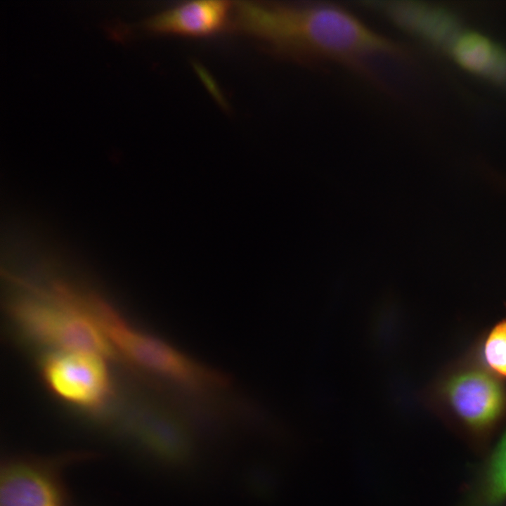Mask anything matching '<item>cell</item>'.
Returning <instances> with one entry per match:
<instances>
[{
	"mask_svg": "<svg viewBox=\"0 0 506 506\" xmlns=\"http://www.w3.org/2000/svg\"><path fill=\"white\" fill-rule=\"evenodd\" d=\"M233 15L242 32L303 62L331 60L356 64L370 56H398L403 51L395 41L331 3L236 1Z\"/></svg>",
	"mask_w": 506,
	"mask_h": 506,
	"instance_id": "1",
	"label": "cell"
},
{
	"mask_svg": "<svg viewBox=\"0 0 506 506\" xmlns=\"http://www.w3.org/2000/svg\"><path fill=\"white\" fill-rule=\"evenodd\" d=\"M81 296L57 287L42 298H26L12 313L22 330L34 341L60 351L110 356L112 347L83 306Z\"/></svg>",
	"mask_w": 506,
	"mask_h": 506,
	"instance_id": "2",
	"label": "cell"
},
{
	"mask_svg": "<svg viewBox=\"0 0 506 506\" xmlns=\"http://www.w3.org/2000/svg\"><path fill=\"white\" fill-rule=\"evenodd\" d=\"M109 337L112 345L132 362L186 390H214L225 382L221 372L202 365L161 339L134 330L124 321L112 327Z\"/></svg>",
	"mask_w": 506,
	"mask_h": 506,
	"instance_id": "3",
	"label": "cell"
},
{
	"mask_svg": "<svg viewBox=\"0 0 506 506\" xmlns=\"http://www.w3.org/2000/svg\"><path fill=\"white\" fill-rule=\"evenodd\" d=\"M102 358L86 352L58 351L44 360L45 381L67 403L87 410L100 409L109 398L111 389Z\"/></svg>",
	"mask_w": 506,
	"mask_h": 506,
	"instance_id": "4",
	"label": "cell"
},
{
	"mask_svg": "<svg viewBox=\"0 0 506 506\" xmlns=\"http://www.w3.org/2000/svg\"><path fill=\"white\" fill-rule=\"evenodd\" d=\"M67 459L13 458L1 465L0 506H67L62 467Z\"/></svg>",
	"mask_w": 506,
	"mask_h": 506,
	"instance_id": "5",
	"label": "cell"
},
{
	"mask_svg": "<svg viewBox=\"0 0 506 506\" xmlns=\"http://www.w3.org/2000/svg\"><path fill=\"white\" fill-rule=\"evenodd\" d=\"M441 394L455 415L476 430L493 425L506 406V394L499 382L478 369L450 375L441 385Z\"/></svg>",
	"mask_w": 506,
	"mask_h": 506,
	"instance_id": "6",
	"label": "cell"
},
{
	"mask_svg": "<svg viewBox=\"0 0 506 506\" xmlns=\"http://www.w3.org/2000/svg\"><path fill=\"white\" fill-rule=\"evenodd\" d=\"M398 27L427 42L448 48L460 32L454 14L441 6L413 0L370 1Z\"/></svg>",
	"mask_w": 506,
	"mask_h": 506,
	"instance_id": "7",
	"label": "cell"
},
{
	"mask_svg": "<svg viewBox=\"0 0 506 506\" xmlns=\"http://www.w3.org/2000/svg\"><path fill=\"white\" fill-rule=\"evenodd\" d=\"M233 11V5L227 1H188L151 17L147 27L160 33L209 36L225 27Z\"/></svg>",
	"mask_w": 506,
	"mask_h": 506,
	"instance_id": "8",
	"label": "cell"
},
{
	"mask_svg": "<svg viewBox=\"0 0 506 506\" xmlns=\"http://www.w3.org/2000/svg\"><path fill=\"white\" fill-rule=\"evenodd\" d=\"M468 71L506 88V48L486 36L461 30L448 48Z\"/></svg>",
	"mask_w": 506,
	"mask_h": 506,
	"instance_id": "9",
	"label": "cell"
},
{
	"mask_svg": "<svg viewBox=\"0 0 506 506\" xmlns=\"http://www.w3.org/2000/svg\"><path fill=\"white\" fill-rule=\"evenodd\" d=\"M144 445L156 455L167 460H178L186 450L188 433L179 417L167 410L148 415L142 427Z\"/></svg>",
	"mask_w": 506,
	"mask_h": 506,
	"instance_id": "10",
	"label": "cell"
},
{
	"mask_svg": "<svg viewBox=\"0 0 506 506\" xmlns=\"http://www.w3.org/2000/svg\"><path fill=\"white\" fill-rule=\"evenodd\" d=\"M506 501V434L480 481L471 506H502Z\"/></svg>",
	"mask_w": 506,
	"mask_h": 506,
	"instance_id": "11",
	"label": "cell"
},
{
	"mask_svg": "<svg viewBox=\"0 0 506 506\" xmlns=\"http://www.w3.org/2000/svg\"><path fill=\"white\" fill-rule=\"evenodd\" d=\"M401 311L393 301L381 303L374 310L370 323L371 341L381 353H388L399 344Z\"/></svg>",
	"mask_w": 506,
	"mask_h": 506,
	"instance_id": "12",
	"label": "cell"
},
{
	"mask_svg": "<svg viewBox=\"0 0 506 506\" xmlns=\"http://www.w3.org/2000/svg\"><path fill=\"white\" fill-rule=\"evenodd\" d=\"M482 355L491 370L506 377V319L489 332L484 342Z\"/></svg>",
	"mask_w": 506,
	"mask_h": 506,
	"instance_id": "13",
	"label": "cell"
}]
</instances>
